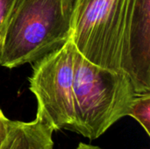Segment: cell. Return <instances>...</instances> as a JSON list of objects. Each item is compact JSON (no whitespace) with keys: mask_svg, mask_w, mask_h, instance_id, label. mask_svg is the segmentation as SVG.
I'll return each mask as SVG.
<instances>
[{"mask_svg":"<svg viewBox=\"0 0 150 149\" xmlns=\"http://www.w3.org/2000/svg\"><path fill=\"white\" fill-rule=\"evenodd\" d=\"M74 0H16L0 47V65L33 63L72 34Z\"/></svg>","mask_w":150,"mask_h":149,"instance_id":"obj_1","label":"cell"},{"mask_svg":"<svg viewBox=\"0 0 150 149\" xmlns=\"http://www.w3.org/2000/svg\"><path fill=\"white\" fill-rule=\"evenodd\" d=\"M73 55L77 133L94 141L127 116L136 92L127 73L92 63L76 47Z\"/></svg>","mask_w":150,"mask_h":149,"instance_id":"obj_2","label":"cell"},{"mask_svg":"<svg viewBox=\"0 0 150 149\" xmlns=\"http://www.w3.org/2000/svg\"><path fill=\"white\" fill-rule=\"evenodd\" d=\"M134 0H74L71 40L87 60L123 72L128 21Z\"/></svg>","mask_w":150,"mask_h":149,"instance_id":"obj_3","label":"cell"},{"mask_svg":"<svg viewBox=\"0 0 150 149\" xmlns=\"http://www.w3.org/2000/svg\"><path fill=\"white\" fill-rule=\"evenodd\" d=\"M71 38L33 64L29 89L37 100L36 117L54 131L77 133L74 97V51Z\"/></svg>","mask_w":150,"mask_h":149,"instance_id":"obj_4","label":"cell"},{"mask_svg":"<svg viewBox=\"0 0 150 149\" xmlns=\"http://www.w3.org/2000/svg\"><path fill=\"white\" fill-rule=\"evenodd\" d=\"M123 72L136 94L150 92V0H134L129 17Z\"/></svg>","mask_w":150,"mask_h":149,"instance_id":"obj_5","label":"cell"},{"mask_svg":"<svg viewBox=\"0 0 150 149\" xmlns=\"http://www.w3.org/2000/svg\"><path fill=\"white\" fill-rule=\"evenodd\" d=\"M54 132L47 124L37 118L29 122L11 120L3 149H54Z\"/></svg>","mask_w":150,"mask_h":149,"instance_id":"obj_6","label":"cell"},{"mask_svg":"<svg viewBox=\"0 0 150 149\" xmlns=\"http://www.w3.org/2000/svg\"><path fill=\"white\" fill-rule=\"evenodd\" d=\"M127 116L132 117L143 127L146 133L150 135V92L136 94L134 97Z\"/></svg>","mask_w":150,"mask_h":149,"instance_id":"obj_7","label":"cell"},{"mask_svg":"<svg viewBox=\"0 0 150 149\" xmlns=\"http://www.w3.org/2000/svg\"><path fill=\"white\" fill-rule=\"evenodd\" d=\"M16 0H0V45Z\"/></svg>","mask_w":150,"mask_h":149,"instance_id":"obj_8","label":"cell"},{"mask_svg":"<svg viewBox=\"0 0 150 149\" xmlns=\"http://www.w3.org/2000/svg\"><path fill=\"white\" fill-rule=\"evenodd\" d=\"M10 122L11 119H9L3 112V111L0 109V149L4 148L8 134H9V129H10Z\"/></svg>","mask_w":150,"mask_h":149,"instance_id":"obj_9","label":"cell"},{"mask_svg":"<svg viewBox=\"0 0 150 149\" xmlns=\"http://www.w3.org/2000/svg\"><path fill=\"white\" fill-rule=\"evenodd\" d=\"M76 149H102V148H100L99 147H97V146H93V145L86 144V143H84V142H80Z\"/></svg>","mask_w":150,"mask_h":149,"instance_id":"obj_10","label":"cell"},{"mask_svg":"<svg viewBox=\"0 0 150 149\" xmlns=\"http://www.w3.org/2000/svg\"><path fill=\"white\" fill-rule=\"evenodd\" d=\"M0 47H1V45H0Z\"/></svg>","mask_w":150,"mask_h":149,"instance_id":"obj_11","label":"cell"}]
</instances>
